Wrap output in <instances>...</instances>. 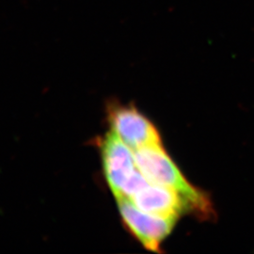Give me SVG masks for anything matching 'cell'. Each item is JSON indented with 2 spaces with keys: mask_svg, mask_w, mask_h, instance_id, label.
Segmentation results:
<instances>
[{
  "mask_svg": "<svg viewBox=\"0 0 254 254\" xmlns=\"http://www.w3.org/2000/svg\"><path fill=\"white\" fill-rule=\"evenodd\" d=\"M129 200L141 211L156 216L179 218L187 212L192 213L190 205L180 194L154 183H150Z\"/></svg>",
  "mask_w": 254,
  "mask_h": 254,
  "instance_id": "obj_5",
  "label": "cell"
},
{
  "mask_svg": "<svg viewBox=\"0 0 254 254\" xmlns=\"http://www.w3.org/2000/svg\"><path fill=\"white\" fill-rule=\"evenodd\" d=\"M136 166L146 178L180 194L190 205L192 213L203 218L213 216L208 196L192 186L166 153L162 144L147 146L134 151Z\"/></svg>",
  "mask_w": 254,
  "mask_h": 254,
  "instance_id": "obj_1",
  "label": "cell"
},
{
  "mask_svg": "<svg viewBox=\"0 0 254 254\" xmlns=\"http://www.w3.org/2000/svg\"><path fill=\"white\" fill-rule=\"evenodd\" d=\"M100 148L106 179L119 199L128 181L138 171L134 151L113 132L101 140Z\"/></svg>",
  "mask_w": 254,
  "mask_h": 254,
  "instance_id": "obj_4",
  "label": "cell"
},
{
  "mask_svg": "<svg viewBox=\"0 0 254 254\" xmlns=\"http://www.w3.org/2000/svg\"><path fill=\"white\" fill-rule=\"evenodd\" d=\"M108 121L111 132L133 151L147 146L162 144L159 132L152 122L131 105H110Z\"/></svg>",
  "mask_w": 254,
  "mask_h": 254,
  "instance_id": "obj_3",
  "label": "cell"
},
{
  "mask_svg": "<svg viewBox=\"0 0 254 254\" xmlns=\"http://www.w3.org/2000/svg\"><path fill=\"white\" fill-rule=\"evenodd\" d=\"M117 201L121 217L127 230L145 249L160 253V246L171 235L179 218L161 217L146 213L137 208L127 198H121Z\"/></svg>",
  "mask_w": 254,
  "mask_h": 254,
  "instance_id": "obj_2",
  "label": "cell"
}]
</instances>
